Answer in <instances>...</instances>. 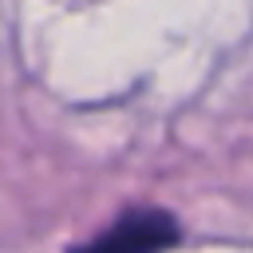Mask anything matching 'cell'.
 Masks as SVG:
<instances>
[{
  "label": "cell",
  "instance_id": "obj_1",
  "mask_svg": "<svg viewBox=\"0 0 253 253\" xmlns=\"http://www.w3.org/2000/svg\"><path fill=\"white\" fill-rule=\"evenodd\" d=\"M174 241H178V221L166 210H130L107 233H99L87 245H75L71 253H162Z\"/></svg>",
  "mask_w": 253,
  "mask_h": 253
}]
</instances>
